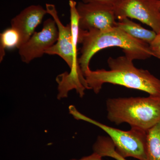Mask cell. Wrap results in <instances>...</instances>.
<instances>
[{"mask_svg": "<svg viewBox=\"0 0 160 160\" xmlns=\"http://www.w3.org/2000/svg\"><path fill=\"white\" fill-rule=\"evenodd\" d=\"M69 111L74 118L88 122L102 129L111 139L116 150L123 157L147 160L146 132L132 128L129 131H124L106 126L82 114L73 106H69Z\"/></svg>", "mask_w": 160, "mask_h": 160, "instance_id": "277c9868", "label": "cell"}, {"mask_svg": "<svg viewBox=\"0 0 160 160\" xmlns=\"http://www.w3.org/2000/svg\"><path fill=\"white\" fill-rule=\"evenodd\" d=\"M117 27L132 37L149 45L154 41L157 35L153 30L145 29L139 24L132 22L128 18L123 19L117 22Z\"/></svg>", "mask_w": 160, "mask_h": 160, "instance_id": "30bf717a", "label": "cell"}, {"mask_svg": "<svg viewBox=\"0 0 160 160\" xmlns=\"http://www.w3.org/2000/svg\"><path fill=\"white\" fill-rule=\"evenodd\" d=\"M102 158L100 155L96 153V152H93V153L90 155L82 158L78 160L72 159L70 160H104Z\"/></svg>", "mask_w": 160, "mask_h": 160, "instance_id": "2e32d148", "label": "cell"}, {"mask_svg": "<svg viewBox=\"0 0 160 160\" xmlns=\"http://www.w3.org/2000/svg\"><path fill=\"white\" fill-rule=\"evenodd\" d=\"M93 152L100 155L102 157H107L116 160H127L116 150L114 144L109 137L99 136L93 145Z\"/></svg>", "mask_w": 160, "mask_h": 160, "instance_id": "7c38bea8", "label": "cell"}, {"mask_svg": "<svg viewBox=\"0 0 160 160\" xmlns=\"http://www.w3.org/2000/svg\"><path fill=\"white\" fill-rule=\"evenodd\" d=\"M47 13L54 20L58 31L57 41L54 45L46 50L45 54L56 55L65 61L70 69L69 73L66 72L67 80L72 84L78 85L86 84V80L81 70L78 58V44L73 42L70 23L64 26L61 22L55 6L46 4Z\"/></svg>", "mask_w": 160, "mask_h": 160, "instance_id": "5b68a950", "label": "cell"}, {"mask_svg": "<svg viewBox=\"0 0 160 160\" xmlns=\"http://www.w3.org/2000/svg\"><path fill=\"white\" fill-rule=\"evenodd\" d=\"M160 2V0H158Z\"/></svg>", "mask_w": 160, "mask_h": 160, "instance_id": "e0dca14e", "label": "cell"}, {"mask_svg": "<svg viewBox=\"0 0 160 160\" xmlns=\"http://www.w3.org/2000/svg\"><path fill=\"white\" fill-rule=\"evenodd\" d=\"M147 160H160V122L146 132Z\"/></svg>", "mask_w": 160, "mask_h": 160, "instance_id": "8fae6325", "label": "cell"}, {"mask_svg": "<svg viewBox=\"0 0 160 160\" xmlns=\"http://www.w3.org/2000/svg\"><path fill=\"white\" fill-rule=\"evenodd\" d=\"M149 46L152 56L160 59V32Z\"/></svg>", "mask_w": 160, "mask_h": 160, "instance_id": "5bb4252c", "label": "cell"}, {"mask_svg": "<svg viewBox=\"0 0 160 160\" xmlns=\"http://www.w3.org/2000/svg\"><path fill=\"white\" fill-rule=\"evenodd\" d=\"M117 19H135L160 32V4L158 0H119L114 6Z\"/></svg>", "mask_w": 160, "mask_h": 160, "instance_id": "8992f818", "label": "cell"}, {"mask_svg": "<svg viewBox=\"0 0 160 160\" xmlns=\"http://www.w3.org/2000/svg\"><path fill=\"white\" fill-rule=\"evenodd\" d=\"M119 0H82V2L86 3H97L102 5L114 6Z\"/></svg>", "mask_w": 160, "mask_h": 160, "instance_id": "9a60e30c", "label": "cell"}, {"mask_svg": "<svg viewBox=\"0 0 160 160\" xmlns=\"http://www.w3.org/2000/svg\"><path fill=\"white\" fill-rule=\"evenodd\" d=\"M21 45V37L17 30L11 27L6 29L0 35V62H2L6 49L17 48Z\"/></svg>", "mask_w": 160, "mask_h": 160, "instance_id": "4fadbf2b", "label": "cell"}, {"mask_svg": "<svg viewBox=\"0 0 160 160\" xmlns=\"http://www.w3.org/2000/svg\"><path fill=\"white\" fill-rule=\"evenodd\" d=\"M58 31L53 19L49 18L43 23L42 29L35 32L29 40L18 48L21 60L28 64L32 60L42 57L45 52L57 41Z\"/></svg>", "mask_w": 160, "mask_h": 160, "instance_id": "ba28073f", "label": "cell"}, {"mask_svg": "<svg viewBox=\"0 0 160 160\" xmlns=\"http://www.w3.org/2000/svg\"><path fill=\"white\" fill-rule=\"evenodd\" d=\"M132 61L125 55L116 58L110 57L107 61L109 70L89 69L84 73L89 89L97 94L103 84L110 83L160 97V80L148 70L136 68Z\"/></svg>", "mask_w": 160, "mask_h": 160, "instance_id": "6da1fadb", "label": "cell"}, {"mask_svg": "<svg viewBox=\"0 0 160 160\" xmlns=\"http://www.w3.org/2000/svg\"><path fill=\"white\" fill-rule=\"evenodd\" d=\"M78 43L82 45L78 63L84 76L90 69L92 58L98 52L108 47L122 48L125 56L132 61L146 60L152 56L149 44L132 37L117 26L104 30L79 29Z\"/></svg>", "mask_w": 160, "mask_h": 160, "instance_id": "7a4b0ae2", "label": "cell"}, {"mask_svg": "<svg viewBox=\"0 0 160 160\" xmlns=\"http://www.w3.org/2000/svg\"><path fill=\"white\" fill-rule=\"evenodd\" d=\"M79 27L83 30H107L116 27L114 6L97 3H77Z\"/></svg>", "mask_w": 160, "mask_h": 160, "instance_id": "52a82bcc", "label": "cell"}, {"mask_svg": "<svg viewBox=\"0 0 160 160\" xmlns=\"http://www.w3.org/2000/svg\"><path fill=\"white\" fill-rule=\"evenodd\" d=\"M47 13L46 9L42 6L32 5L23 9L12 19L11 27L17 30L21 37L20 47L31 37Z\"/></svg>", "mask_w": 160, "mask_h": 160, "instance_id": "9c48e42d", "label": "cell"}, {"mask_svg": "<svg viewBox=\"0 0 160 160\" xmlns=\"http://www.w3.org/2000/svg\"><path fill=\"white\" fill-rule=\"evenodd\" d=\"M107 118L118 125L126 123L131 128L147 131L160 122V97L109 98Z\"/></svg>", "mask_w": 160, "mask_h": 160, "instance_id": "3957f363", "label": "cell"}]
</instances>
